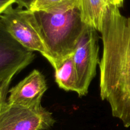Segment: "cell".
Listing matches in <instances>:
<instances>
[{
    "mask_svg": "<svg viewBox=\"0 0 130 130\" xmlns=\"http://www.w3.org/2000/svg\"><path fill=\"white\" fill-rule=\"evenodd\" d=\"M102 57L100 69V95L109 102L112 116L130 126V17L119 8H107L101 31Z\"/></svg>",
    "mask_w": 130,
    "mask_h": 130,
    "instance_id": "obj_1",
    "label": "cell"
},
{
    "mask_svg": "<svg viewBox=\"0 0 130 130\" xmlns=\"http://www.w3.org/2000/svg\"><path fill=\"white\" fill-rule=\"evenodd\" d=\"M54 69L73 55L86 24L77 0H67L46 11H32Z\"/></svg>",
    "mask_w": 130,
    "mask_h": 130,
    "instance_id": "obj_2",
    "label": "cell"
},
{
    "mask_svg": "<svg viewBox=\"0 0 130 130\" xmlns=\"http://www.w3.org/2000/svg\"><path fill=\"white\" fill-rule=\"evenodd\" d=\"M0 20L17 41L29 50L39 52L50 62L49 52L39 32L32 11L11 6L0 15Z\"/></svg>",
    "mask_w": 130,
    "mask_h": 130,
    "instance_id": "obj_3",
    "label": "cell"
},
{
    "mask_svg": "<svg viewBox=\"0 0 130 130\" xmlns=\"http://www.w3.org/2000/svg\"><path fill=\"white\" fill-rule=\"evenodd\" d=\"M97 32L92 27L85 25L72 56L77 78L76 92L79 96L87 95L90 83L96 76L100 62Z\"/></svg>",
    "mask_w": 130,
    "mask_h": 130,
    "instance_id": "obj_4",
    "label": "cell"
},
{
    "mask_svg": "<svg viewBox=\"0 0 130 130\" xmlns=\"http://www.w3.org/2000/svg\"><path fill=\"white\" fill-rule=\"evenodd\" d=\"M55 120L41 105L25 107L6 102L0 112V130H49Z\"/></svg>",
    "mask_w": 130,
    "mask_h": 130,
    "instance_id": "obj_5",
    "label": "cell"
},
{
    "mask_svg": "<svg viewBox=\"0 0 130 130\" xmlns=\"http://www.w3.org/2000/svg\"><path fill=\"white\" fill-rule=\"evenodd\" d=\"M34 58L33 52L17 41L0 20V81L12 79Z\"/></svg>",
    "mask_w": 130,
    "mask_h": 130,
    "instance_id": "obj_6",
    "label": "cell"
},
{
    "mask_svg": "<svg viewBox=\"0 0 130 130\" xmlns=\"http://www.w3.org/2000/svg\"><path fill=\"white\" fill-rule=\"evenodd\" d=\"M48 89L45 77L34 69L8 91L7 102L25 107L41 105V99Z\"/></svg>",
    "mask_w": 130,
    "mask_h": 130,
    "instance_id": "obj_7",
    "label": "cell"
},
{
    "mask_svg": "<svg viewBox=\"0 0 130 130\" xmlns=\"http://www.w3.org/2000/svg\"><path fill=\"white\" fill-rule=\"evenodd\" d=\"M83 22L101 32L108 0H77Z\"/></svg>",
    "mask_w": 130,
    "mask_h": 130,
    "instance_id": "obj_8",
    "label": "cell"
},
{
    "mask_svg": "<svg viewBox=\"0 0 130 130\" xmlns=\"http://www.w3.org/2000/svg\"><path fill=\"white\" fill-rule=\"evenodd\" d=\"M72 56L66 58L59 67L55 69V76L60 88L67 91L76 92L77 78Z\"/></svg>",
    "mask_w": 130,
    "mask_h": 130,
    "instance_id": "obj_9",
    "label": "cell"
},
{
    "mask_svg": "<svg viewBox=\"0 0 130 130\" xmlns=\"http://www.w3.org/2000/svg\"><path fill=\"white\" fill-rule=\"evenodd\" d=\"M67 0H36L30 8V11H46L52 8Z\"/></svg>",
    "mask_w": 130,
    "mask_h": 130,
    "instance_id": "obj_10",
    "label": "cell"
},
{
    "mask_svg": "<svg viewBox=\"0 0 130 130\" xmlns=\"http://www.w3.org/2000/svg\"><path fill=\"white\" fill-rule=\"evenodd\" d=\"M11 79H6L0 81V112L3 107L7 102L6 96L9 91V86Z\"/></svg>",
    "mask_w": 130,
    "mask_h": 130,
    "instance_id": "obj_11",
    "label": "cell"
},
{
    "mask_svg": "<svg viewBox=\"0 0 130 130\" xmlns=\"http://www.w3.org/2000/svg\"><path fill=\"white\" fill-rule=\"evenodd\" d=\"M16 0H0V15L15 3Z\"/></svg>",
    "mask_w": 130,
    "mask_h": 130,
    "instance_id": "obj_12",
    "label": "cell"
},
{
    "mask_svg": "<svg viewBox=\"0 0 130 130\" xmlns=\"http://www.w3.org/2000/svg\"><path fill=\"white\" fill-rule=\"evenodd\" d=\"M36 1V0H16L15 4L17 5V6L22 8H25L27 10H30Z\"/></svg>",
    "mask_w": 130,
    "mask_h": 130,
    "instance_id": "obj_13",
    "label": "cell"
},
{
    "mask_svg": "<svg viewBox=\"0 0 130 130\" xmlns=\"http://www.w3.org/2000/svg\"><path fill=\"white\" fill-rule=\"evenodd\" d=\"M109 5H114L118 6V8L122 7L124 3V0H108Z\"/></svg>",
    "mask_w": 130,
    "mask_h": 130,
    "instance_id": "obj_14",
    "label": "cell"
}]
</instances>
